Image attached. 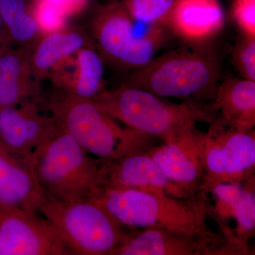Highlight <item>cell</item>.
<instances>
[{"mask_svg": "<svg viewBox=\"0 0 255 255\" xmlns=\"http://www.w3.org/2000/svg\"><path fill=\"white\" fill-rule=\"evenodd\" d=\"M124 125L169 143L197 131L196 124L212 122L210 109L193 102L171 103L137 87L124 85L92 99Z\"/></svg>", "mask_w": 255, "mask_h": 255, "instance_id": "cell-1", "label": "cell"}, {"mask_svg": "<svg viewBox=\"0 0 255 255\" xmlns=\"http://www.w3.org/2000/svg\"><path fill=\"white\" fill-rule=\"evenodd\" d=\"M48 108L60 130L102 160H116L156 145L157 139L120 123L91 99L58 89L50 97Z\"/></svg>", "mask_w": 255, "mask_h": 255, "instance_id": "cell-2", "label": "cell"}, {"mask_svg": "<svg viewBox=\"0 0 255 255\" xmlns=\"http://www.w3.org/2000/svg\"><path fill=\"white\" fill-rule=\"evenodd\" d=\"M99 200L128 228L163 230L189 236L216 233L208 226L209 202L204 192L180 199L161 191L108 189Z\"/></svg>", "mask_w": 255, "mask_h": 255, "instance_id": "cell-3", "label": "cell"}, {"mask_svg": "<svg viewBox=\"0 0 255 255\" xmlns=\"http://www.w3.org/2000/svg\"><path fill=\"white\" fill-rule=\"evenodd\" d=\"M31 158L46 196L65 201L100 199L107 190V161L87 152L60 129Z\"/></svg>", "mask_w": 255, "mask_h": 255, "instance_id": "cell-4", "label": "cell"}, {"mask_svg": "<svg viewBox=\"0 0 255 255\" xmlns=\"http://www.w3.org/2000/svg\"><path fill=\"white\" fill-rule=\"evenodd\" d=\"M38 211L72 255H117L132 233L99 199L65 201L46 195Z\"/></svg>", "mask_w": 255, "mask_h": 255, "instance_id": "cell-5", "label": "cell"}, {"mask_svg": "<svg viewBox=\"0 0 255 255\" xmlns=\"http://www.w3.org/2000/svg\"><path fill=\"white\" fill-rule=\"evenodd\" d=\"M217 60L196 51H174L134 69L126 85L160 97L188 98L213 90L219 79Z\"/></svg>", "mask_w": 255, "mask_h": 255, "instance_id": "cell-6", "label": "cell"}, {"mask_svg": "<svg viewBox=\"0 0 255 255\" xmlns=\"http://www.w3.org/2000/svg\"><path fill=\"white\" fill-rule=\"evenodd\" d=\"M161 24L135 19L124 5L101 8L92 23V30L102 58L121 68L136 69L155 57L167 40Z\"/></svg>", "mask_w": 255, "mask_h": 255, "instance_id": "cell-7", "label": "cell"}, {"mask_svg": "<svg viewBox=\"0 0 255 255\" xmlns=\"http://www.w3.org/2000/svg\"><path fill=\"white\" fill-rule=\"evenodd\" d=\"M71 255L39 211L0 204V255Z\"/></svg>", "mask_w": 255, "mask_h": 255, "instance_id": "cell-8", "label": "cell"}, {"mask_svg": "<svg viewBox=\"0 0 255 255\" xmlns=\"http://www.w3.org/2000/svg\"><path fill=\"white\" fill-rule=\"evenodd\" d=\"M248 247L223 233L189 236L145 229L132 232L117 255H248Z\"/></svg>", "mask_w": 255, "mask_h": 255, "instance_id": "cell-9", "label": "cell"}, {"mask_svg": "<svg viewBox=\"0 0 255 255\" xmlns=\"http://www.w3.org/2000/svg\"><path fill=\"white\" fill-rule=\"evenodd\" d=\"M59 130L30 100L0 110V143L16 155H31Z\"/></svg>", "mask_w": 255, "mask_h": 255, "instance_id": "cell-10", "label": "cell"}, {"mask_svg": "<svg viewBox=\"0 0 255 255\" xmlns=\"http://www.w3.org/2000/svg\"><path fill=\"white\" fill-rule=\"evenodd\" d=\"M203 134L197 130L177 141L162 142L147 150L169 179L194 194L202 191L206 177Z\"/></svg>", "mask_w": 255, "mask_h": 255, "instance_id": "cell-11", "label": "cell"}, {"mask_svg": "<svg viewBox=\"0 0 255 255\" xmlns=\"http://www.w3.org/2000/svg\"><path fill=\"white\" fill-rule=\"evenodd\" d=\"M107 189H139L163 191L168 195L188 199L192 194L171 180L147 151L107 161ZM200 194V193H199Z\"/></svg>", "mask_w": 255, "mask_h": 255, "instance_id": "cell-12", "label": "cell"}, {"mask_svg": "<svg viewBox=\"0 0 255 255\" xmlns=\"http://www.w3.org/2000/svg\"><path fill=\"white\" fill-rule=\"evenodd\" d=\"M254 177L247 182H221L211 186L206 193L211 192L215 201L209 204V214L220 223L222 231L230 220H234L233 235L236 241L248 246L255 229V194Z\"/></svg>", "mask_w": 255, "mask_h": 255, "instance_id": "cell-13", "label": "cell"}, {"mask_svg": "<svg viewBox=\"0 0 255 255\" xmlns=\"http://www.w3.org/2000/svg\"><path fill=\"white\" fill-rule=\"evenodd\" d=\"M31 155H16L0 143V204L38 211L46 194L35 174Z\"/></svg>", "mask_w": 255, "mask_h": 255, "instance_id": "cell-14", "label": "cell"}, {"mask_svg": "<svg viewBox=\"0 0 255 255\" xmlns=\"http://www.w3.org/2000/svg\"><path fill=\"white\" fill-rule=\"evenodd\" d=\"M224 21L218 0H175L165 26L184 41L201 43L216 36Z\"/></svg>", "mask_w": 255, "mask_h": 255, "instance_id": "cell-15", "label": "cell"}, {"mask_svg": "<svg viewBox=\"0 0 255 255\" xmlns=\"http://www.w3.org/2000/svg\"><path fill=\"white\" fill-rule=\"evenodd\" d=\"M221 123L210 127L222 155L224 175L222 182H243L252 175L255 164L254 129L231 127L221 119Z\"/></svg>", "mask_w": 255, "mask_h": 255, "instance_id": "cell-16", "label": "cell"}, {"mask_svg": "<svg viewBox=\"0 0 255 255\" xmlns=\"http://www.w3.org/2000/svg\"><path fill=\"white\" fill-rule=\"evenodd\" d=\"M32 45L0 52V110L29 100L36 95L31 65Z\"/></svg>", "mask_w": 255, "mask_h": 255, "instance_id": "cell-17", "label": "cell"}, {"mask_svg": "<svg viewBox=\"0 0 255 255\" xmlns=\"http://www.w3.org/2000/svg\"><path fill=\"white\" fill-rule=\"evenodd\" d=\"M90 46L85 32L65 28L42 35L32 45L31 65L35 80H41L60 63L84 47Z\"/></svg>", "mask_w": 255, "mask_h": 255, "instance_id": "cell-18", "label": "cell"}, {"mask_svg": "<svg viewBox=\"0 0 255 255\" xmlns=\"http://www.w3.org/2000/svg\"><path fill=\"white\" fill-rule=\"evenodd\" d=\"M214 106L231 127L253 129L255 126V81L228 79L220 85Z\"/></svg>", "mask_w": 255, "mask_h": 255, "instance_id": "cell-19", "label": "cell"}, {"mask_svg": "<svg viewBox=\"0 0 255 255\" xmlns=\"http://www.w3.org/2000/svg\"><path fill=\"white\" fill-rule=\"evenodd\" d=\"M71 75L58 87L83 98L93 99L104 86V58L91 46L84 47L75 55Z\"/></svg>", "mask_w": 255, "mask_h": 255, "instance_id": "cell-20", "label": "cell"}, {"mask_svg": "<svg viewBox=\"0 0 255 255\" xmlns=\"http://www.w3.org/2000/svg\"><path fill=\"white\" fill-rule=\"evenodd\" d=\"M0 16L12 43L33 44L42 36L27 0H0Z\"/></svg>", "mask_w": 255, "mask_h": 255, "instance_id": "cell-21", "label": "cell"}, {"mask_svg": "<svg viewBox=\"0 0 255 255\" xmlns=\"http://www.w3.org/2000/svg\"><path fill=\"white\" fill-rule=\"evenodd\" d=\"M174 1L175 0H125L124 5L129 14L137 21L165 26Z\"/></svg>", "mask_w": 255, "mask_h": 255, "instance_id": "cell-22", "label": "cell"}, {"mask_svg": "<svg viewBox=\"0 0 255 255\" xmlns=\"http://www.w3.org/2000/svg\"><path fill=\"white\" fill-rule=\"evenodd\" d=\"M31 10L42 35L60 31L67 27L68 18L46 3L33 0Z\"/></svg>", "mask_w": 255, "mask_h": 255, "instance_id": "cell-23", "label": "cell"}, {"mask_svg": "<svg viewBox=\"0 0 255 255\" xmlns=\"http://www.w3.org/2000/svg\"><path fill=\"white\" fill-rule=\"evenodd\" d=\"M234 60L243 78L255 81V37L246 36L242 40L236 47Z\"/></svg>", "mask_w": 255, "mask_h": 255, "instance_id": "cell-24", "label": "cell"}, {"mask_svg": "<svg viewBox=\"0 0 255 255\" xmlns=\"http://www.w3.org/2000/svg\"><path fill=\"white\" fill-rule=\"evenodd\" d=\"M233 16L246 36L255 37V0H236Z\"/></svg>", "mask_w": 255, "mask_h": 255, "instance_id": "cell-25", "label": "cell"}, {"mask_svg": "<svg viewBox=\"0 0 255 255\" xmlns=\"http://www.w3.org/2000/svg\"><path fill=\"white\" fill-rule=\"evenodd\" d=\"M53 6L69 18L75 16L87 7L90 0H37Z\"/></svg>", "mask_w": 255, "mask_h": 255, "instance_id": "cell-26", "label": "cell"}, {"mask_svg": "<svg viewBox=\"0 0 255 255\" xmlns=\"http://www.w3.org/2000/svg\"><path fill=\"white\" fill-rule=\"evenodd\" d=\"M11 41L10 40L9 35L6 31V28L0 16V46L2 48H8L11 46Z\"/></svg>", "mask_w": 255, "mask_h": 255, "instance_id": "cell-27", "label": "cell"}, {"mask_svg": "<svg viewBox=\"0 0 255 255\" xmlns=\"http://www.w3.org/2000/svg\"><path fill=\"white\" fill-rule=\"evenodd\" d=\"M10 47H11V46H10ZM4 48H2V47H1V46H0V52H1V50H4Z\"/></svg>", "mask_w": 255, "mask_h": 255, "instance_id": "cell-28", "label": "cell"}]
</instances>
